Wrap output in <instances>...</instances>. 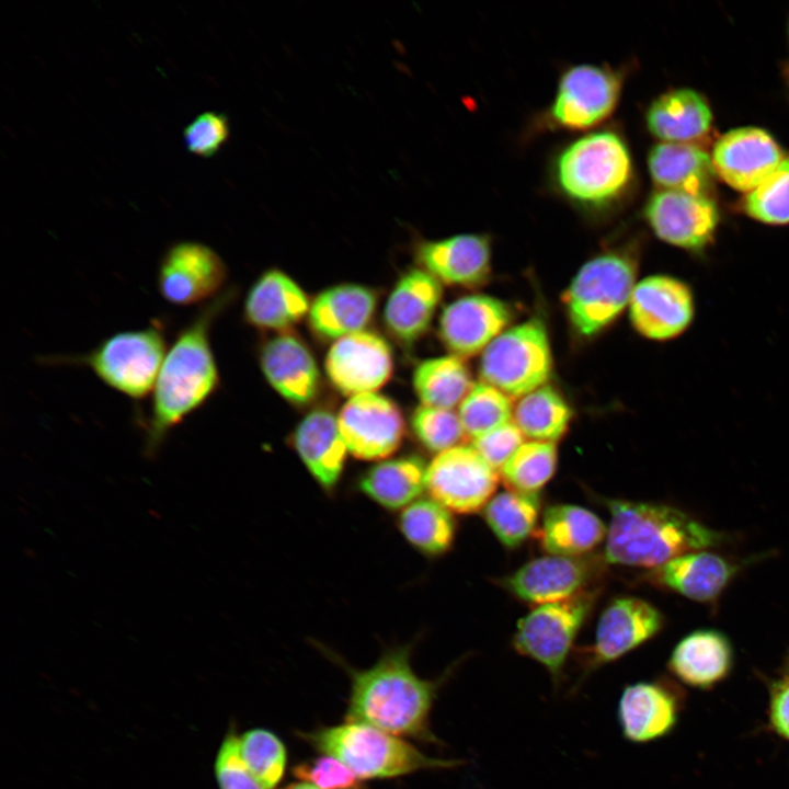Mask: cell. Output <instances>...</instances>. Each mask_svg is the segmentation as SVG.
Wrapping results in <instances>:
<instances>
[{
    "instance_id": "1",
    "label": "cell",
    "mask_w": 789,
    "mask_h": 789,
    "mask_svg": "<svg viewBox=\"0 0 789 789\" xmlns=\"http://www.w3.org/2000/svg\"><path fill=\"white\" fill-rule=\"evenodd\" d=\"M413 644L392 647L366 670H356L333 652L329 656L351 677L345 721L368 724L389 734L439 744L430 716L439 687L449 673L435 681L421 678L412 668Z\"/></svg>"
},
{
    "instance_id": "2",
    "label": "cell",
    "mask_w": 789,
    "mask_h": 789,
    "mask_svg": "<svg viewBox=\"0 0 789 789\" xmlns=\"http://www.w3.org/2000/svg\"><path fill=\"white\" fill-rule=\"evenodd\" d=\"M226 299V296L218 297L201 308L168 348L144 425L147 457L155 456L169 433L218 389L220 375L211 348L210 328Z\"/></svg>"
},
{
    "instance_id": "3",
    "label": "cell",
    "mask_w": 789,
    "mask_h": 789,
    "mask_svg": "<svg viewBox=\"0 0 789 789\" xmlns=\"http://www.w3.org/2000/svg\"><path fill=\"white\" fill-rule=\"evenodd\" d=\"M604 560L655 569L690 551L720 546L724 534L668 505L611 499Z\"/></svg>"
},
{
    "instance_id": "4",
    "label": "cell",
    "mask_w": 789,
    "mask_h": 789,
    "mask_svg": "<svg viewBox=\"0 0 789 789\" xmlns=\"http://www.w3.org/2000/svg\"><path fill=\"white\" fill-rule=\"evenodd\" d=\"M633 178L632 158L614 130L588 133L564 147L553 164L559 191L581 207L601 210L620 201Z\"/></svg>"
},
{
    "instance_id": "5",
    "label": "cell",
    "mask_w": 789,
    "mask_h": 789,
    "mask_svg": "<svg viewBox=\"0 0 789 789\" xmlns=\"http://www.w3.org/2000/svg\"><path fill=\"white\" fill-rule=\"evenodd\" d=\"M297 734L319 753L342 762L361 779L393 778L464 764L427 756L401 737L363 723L345 722Z\"/></svg>"
},
{
    "instance_id": "6",
    "label": "cell",
    "mask_w": 789,
    "mask_h": 789,
    "mask_svg": "<svg viewBox=\"0 0 789 789\" xmlns=\"http://www.w3.org/2000/svg\"><path fill=\"white\" fill-rule=\"evenodd\" d=\"M167 351L165 330L158 321L144 329L112 334L87 354L46 361L88 367L107 387L133 400H142L153 390Z\"/></svg>"
},
{
    "instance_id": "7",
    "label": "cell",
    "mask_w": 789,
    "mask_h": 789,
    "mask_svg": "<svg viewBox=\"0 0 789 789\" xmlns=\"http://www.w3.org/2000/svg\"><path fill=\"white\" fill-rule=\"evenodd\" d=\"M630 252L610 250L585 262L563 294L572 328L590 338L611 324L629 306L637 278Z\"/></svg>"
},
{
    "instance_id": "8",
    "label": "cell",
    "mask_w": 789,
    "mask_h": 789,
    "mask_svg": "<svg viewBox=\"0 0 789 789\" xmlns=\"http://www.w3.org/2000/svg\"><path fill=\"white\" fill-rule=\"evenodd\" d=\"M551 369L548 332L537 318L505 329L485 347L479 365L482 381L508 397H523L546 385Z\"/></svg>"
},
{
    "instance_id": "9",
    "label": "cell",
    "mask_w": 789,
    "mask_h": 789,
    "mask_svg": "<svg viewBox=\"0 0 789 789\" xmlns=\"http://www.w3.org/2000/svg\"><path fill=\"white\" fill-rule=\"evenodd\" d=\"M598 596L587 590L571 598L536 606L517 624L514 650L542 665L560 685L567 660Z\"/></svg>"
},
{
    "instance_id": "10",
    "label": "cell",
    "mask_w": 789,
    "mask_h": 789,
    "mask_svg": "<svg viewBox=\"0 0 789 789\" xmlns=\"http://www.w3.org/2000/svg\"><path fill=\"white\" fill-rule=\"evenodd\" d=\"M621 90V71L605 65H575L559 80L548 111L549 121L563 129H590L611 115Z\"/></svg>"
},
{
    "instance_id": "11",
    "label": "cell",
    "mask_w": 789,
    "mask_h": 789,
    "mask_svg": "<svg viewBox=\"0 0 789 789\" xmlns=\"http://www.w3.org/2000/svg\"><path fill=\"white\" fill-rule=\"evenodd\" d=\"M498 473L472 445H458L432 459L426 467L425 489L432 500L448 511L473 514L493 498Z\"/></svg>"
},
{
    "instance_id": "12",
    "label": "cell",
    "mask_w": 789,
    "mask_h": 789,
    "mask_svg": "<svg viewBox=\"0 0 789 789\" xmlns=\"http://www.w3.org/2000/svg\"><path fill=\"white\" fill-rule=\"evenodd\" d=\"M663 626L662 613L651 603L633 596L613 599L601 614L594 642L581 650V678L648 642Z\"/></svg>"
},
{
    "instance_id": "13",
    "label": "cell",
    "mask_w": 789,
    "mask_h": 789,
    "mask_svg": "<svg viewBox=\"0 0 789 789\" xmlns=\"http://www.w3.org/2000/svg\"><path fill=\"white\" fill-rule=\"evenodd\" d=\"M690 285L673 275L654 274L636 284L629 302L632 327L643 338L666 342L683 335L696 316Z\"/></svg>"
},
{
    "instance_id": "14",
    "label": "cell",
    "mask_w": 789,
    "mask_h": 789,
    "mask_svg": "<svg viewBox=\"0 0 789 789\" xmlns=\"http://www.w3.org/2000/svg\"><path fill=\"white\" fill-rule=\"evenodd\" d=\"M643 215L659 239L695 254L713 242L720 220L709 195L662 188L649 197Z\"/></svg>"
},
{
    "instance_id": "15",
    "label": "cell",
    "mask_w": 789,
    "mask_h": 789,
    "mask_svg": "<svg viewBox=\"0 0 789 789\" xmlns=\"http://www.w3.org/2000/svg\"><path fill=\"white\" fill-rule=\"evenodd\" d=\"M226 279V264L216 251L185 240L170 245L161 256L157 284L168 302L191 306L216 296Z\"/></svg>"
},
{
    "instance_id": "16",
    "label": "cell",
    "mask_w": 789,
    "mask_h": 789,
    "mask_svg": "<svg viewBox=\"0 0 789 789\" xmlns=\"http://www.w3.org/2000/svg\"><path fill=\"white\" fill-rule=\"evenodd\" d=\"M336 418L346 448L357 459L387 458L402 443V413L393 401L377 392L350 397Z\"/></svg>"
},
{
    "instance_id": "17",
    "label": "cell",
    "mask_w": 789,
    "mask_h": 789,
    "mask_svg": "<svg viewBox=\"0 0 789 789\" xmlns=\"http://www.w3.org/2000/svg\"><path fill=\"white\" fill-rule=\"evenodd\" d=\"M602 570V560L593 557L549 554L526 562L502 585L518 599L538 606L587 591Z\"/></svg>"
},
{
    "instance_id": "18",
    "label": "cell",
    "mask_w": 789,
    "mask_h": 789,
    "mask_svg": "<svg viewBox=\"0 0 789 789\" xmlns=\"http://www.w3.org/2000/svg\"><path fill=\"white\" fill-rule=\"evenodd\" d=\"M324 367L331 384L353 397L381 388L392 374L393 362L390 346L380 335L361 331L334 341Z\"/></svg>"
},
{
    "instance_id": "19",
    "label": "cell",
    "mask_w": 789,
    "mask_h": 789,
    "mask_svg": "<svg viewBox=\"0 0 789 789\" xmlns=\"http://www.w3.org/2000/svg\"><path fill=\"white\" fill-rule=\"evenodd\" d=\"M684 696L666 679L638 682L625 687L618 701V722L626 740L648 743L676 728Z\"/></svg>"
},
{
    "instance_id": "20",
    "label": "cell",
    "mask_w": 789,
    "mask_h": 789,
    "mask_svg": "<svg viewBox=\"0 0 789 789\" xmlns=\"http://www.w3.org/2000/svg\"><path fill=\"white\" fill-rule=\"evenodd\" d=\"M512 318L507 304L495 297L474 294L460 297L441 313L439 338L460 358L483 352Z\"/></svg>"
},
{
    "instance_id": "21",
    "label": "cell",
    "mask_w": 789,
    "mask_h": 789,
    "mask_svg": "<svg viewBox=\"0 0 789 789\" xmlns=\"http://www.w3.org/2000/svg\"><path fill=\"white\" fill-rule=\"evenodd\" d=\"M782 160L770 135L755 127H743L724 134L716 144L712 163L716 173L730 186L751 192Z\"/></svg>"
},
{
    "instance_id": "22",
    "label": "cell",
    "mask_w": 789,
    "mask_h": 789,
    "mask_svg": "<svg viewBox=\"0 0 789 789\" xmlns=\"http://www.w3.org/2000/svg\"><path fill=\"white\" fill-rule=\"evenodd\" d=\"M415 256L423 270L449 285L480 286L491 273V241L485 235L423 240L415 247Z\"/></svg>"
},
{
    "instance_id": "23",
    "label": "cell",
    "mask_w": 789,
    "mask_h": 789,
    "mask_svg": "<svg viewBox=\"0 0 789 789\" xmlns=\"http://www.w3.org/2000/svg\"><path fill=\"white\" fill-rule=\"evenodd\" d=\"M734 664L729 638L716 629L695 630L674 647L667 668L683 685L709 690L731 674Z\"/></svg>"
},
{
    "instance_id": "24",
    "label": "cell",
    "mask_w": 789,
    "mask_h": 789,
    "mask_svg": "<svg viewBox=\"0 0 789 789\" xmlns=\"http://www.w3.org/2000/svg\"><path fill=\"white\" fill-rule=\"evenodd\" d=\"M293 446L319 487L332 494L341 480L348 453L338 418L324 409L313 410L296 427Z\"/></svg>"
},
{
    "instance_id": "25",
    "label": "cell",
    "mask_w": 789,
    "mask_h": 789,
    "mask_svg": "<svg viewBox=\"0 0 789 789\" xmlns=\"http://www.w3.org/2000/svg\"><path fill=\"white\" fill-rule=\"evenodd\" d=\"M739 565L707 549L683 553L652 570L651 581L689 599H717L733 580Z\"/></svg>"
},
{
    "instance_id": "26",
    "label": "cell",
    "mask_w": 789,
    "mask_h": 789,
    "mask_svg": "<svg viewBox=\"0 0 789 789\" xmlns=\"http://www.w3.org/2000/svg\"><path fill=\"white\" fill-rule=\"evenodd\" d=\"M260 364L268 384L287 401L304 404L316 397L320 373L310 350L297 336L283 333L267 341Z\"/></svg>"
},
{
    "instance_id": "27",
    "label": "cell",
    "mask_w": 789,
    "mask_h": 789,
    "mask_svg": "<svg viewBox=\"0 0 789 789\" xmlns=\"http://www.w3.org/2000/svg\"><path fill=\"white\" fill-rule=\"evenodd\" d=\"M442 283L423 268H412L396 283L385 306V323L400 341L424 334L442 299Z\"/></svg>"
},
{
    "instance_id": "28",
    "label": "cell",
    "mask_w": 789,
    "mask_h": 789,
    "mask_svg": "<svg viewBox=\"0 0 789 789\" xmlns=\"http://www.w3.org/2000/svg\"><path fill=\"white\" fill-rule=\"evenodd\" d=\"M309 308L307 295L290 276L279 270H270L250 288L243 316L253 327L283 331L308 315Z\"/></svg>"
},
{
    "instance_id": "29",
    "label": "cell",
    "mask_w": 789,
    "mask_h": 789,
    "mask_svg": "<svg viewBox=\"0 0 789 789\" xmlns=\"http://www.w3.org/2000/svg\"><path fill=\"white\" fill-rule=\"evenodd\" d=\"M376 309L375 293L362 285L341 284L321 291L310 304L308 319L315 333L328 340L364 331Z\"/></svg>"
},
{
    "instance_id": "30",
    "label": "cell",
    "mask_w": 789,
    "mask_h": 789,
    "mask_svg": "<svg viewBox=\"0 0 789 789\" xmlns=\"http://www.w3.org/2000/svg\"><path fill=\"white\" fill-rule=\"evenodd\" d=\"M652 180L662 190L708 195L716 175L712 158L694 142H661L648 158Z\"/></svg>"
},
{
    "instance_id": "31",
    "label": "cell",
    "mask_w": 789,
    "mask_h": 789,
    "mask_svg": "<svg viewBox=\"0 0 789 789\" xmlns=\"http://www.w3.org/2000/svg\"><path fill=\"white\" fill-rule=\"evenodd\" d=\"M606 535L607 527L596 514L573 504L548 507L537 531L545 551L565 557L586 556Z\"/></svg>"
},
{
    "instance_id": "32",
    "label": "cell",
    "mask_w": 789,
    "mask_h": 789,
    "mask_svg": "<svg viewBox=\"0 0 789 789\" xmlns=\"http://www.w3.org/2000/svg\"><path fill=\"white\" fill-rule=\"evenodd\" d=\"M711 111L694 90H671L656 98L648 108L647 125L664 142H694L710 129Z\"/></svg>"
},
{
    "instance_id": "33",
    "label": "cell",
    "mask_w": 789,
    "mask_h": 789,
    "mask_svg": "<svg viewBox=\"0 0 789 789\" xmlns=\"http://www.w3.org/2000/svg\"><path fill=\"white\" fill-rule=\"evenodd\" d=\"M426 467L414 455L380 461L368 468L357 481L358 490L379 506L403 510L425 489Z\"/></svg>"
},
{
    "instance_id": "34",
    "label": "cell",
    "mask_w": 789,
    "mask_h": 789,
    "mask_svg": "<svg viewBox=\"0 0 789 789\" xmlns=\"http://www.w3.org/2000/svg\"><path fill=\"white\" fill-rule=\"evenodd\" d=\"M412 381L423 405L449 410L461 403L473 385L462 358L453 354L421 362Z\"/></svg>"
},
{
    "instance_id": "35",
    "label": "cell",
    "mask_w": 789,
    "mask_h": 789,
    "mask_svg": "<svg viewBox=\"0 0 789 789\" xmlns=\"http://www.w3.org/2000/svg\"><path fill=\"white\" fill-rule=\"evenodd\" d=\"M407 541L430 557L446 553L456 536L451 512L432 499H418L403 508L397 521Z\"/></svg>"
},
{
    "instance_id": "36",
    "label": "cell",
    "mask_w": 789,
    "mask_h": 789,
    "mask_svg": "<svg viewBox=\"0 0 789 789\" xmlns=\"http://www.w3.org/2000/svg\"><path fill=\"white\" fill-rule=\"evenodd\" d=\"M572 411L565 399L549 385L521 397L513 409V421L531 441L556 443L568 431Z\"/></svg>"
},
{
    "instance_id": "37",
    "label": "cell",
    "mask_w": 789,
    "mask_h": 789,
    "mask_svg": "<svg viewBox=\"0 0 789 789\" xmlns=\"http://www.w3.org/2000/svg\"><path fill=\"white\" fill-rule=\"evenodd\" d=\"M540 512L537 493L500 492L483 508L485 523L506 548L521 546L535 530Z\"/></svg>"
},
{
    "instance_id": "38",
    "label": "cell",
    "mask_w": 789,
    "mask_h": 789,
    "mask_svg": "<svg viewBox=\"0 0 789 789\" xmlns=\"http://www.w3.org/2000/svg\"><path fill=\"white\" fill-rule=\"evenodd\" d=\"M558 461L556 443L524 442L500 469L510 490L537 493L552 478Z\"/></svg>"
},
{
    "instance_id": "39",
    "label": "cell",
    "mask_w": 789,
    "mask_h": 789,
    "mask_svg": "<svg viewBox=\"0 0 789 789\" xmlns=\"http://www.w3.org/2000/svg\"><path fill=\"white\" fill-rule=\"evenodd\" d=\"M513 404L507 395L484 382H474L459 404L458 415L471 439L512 421Z\"/></svg>"
},
{
    "instance_id": "40",
    "label": "cell",
    "mask_w": 789,
    "mask_h": 789,
    "mask_svg": "<svg viewBox=\"0 0 789 789\" xmlns=\"http://www.w3.org/2000/svg\"><path fill=\"white\" fill-rule=\"evenodd\" d=\"M239 753L252 775L267 789L282 780L287 752L283 742L265 729H251L238 735Z\"/></svg>"
},
{
    "instance_id": "41",
    "label": "cell",
    "mask_w": 789,
    "mask_h": 789,
    "mask_svg": "<svg viewBox=\"0 0 789 789\" xmlns=\"http://www.w3.org/2000/svg\"><path fill=\"white\" fill-rule=\"evenodd\" d=\"M745 213L769 225L789 224V157L755 188L743 202Z\"/></svg>"
},
{
    "instance_id": "42",
    "label": "cell",
    "mask_w": 789,
    "mask_h": 789,
    "mask_svg": "<svg viewBox=\"0 0 789 789\" xmlns=\"http://www.w3.org/2000/svg\"><path fill=\"white\" fill-rule=\"evenodd\" d=\"M411 427L418 442L437 454L458 446L466 436L459 415L454 410L423 404L412 413Z\"/></svg>"
},
{
    "instance_id": "43",
    "label": "cell",
    "mask_w": 789,
    "mask_h": 789,
    "mask_svg": "<svg viewBox=\"0 0 789 789\" xmlns=\"http://www.w3.org/2000/svg\"><path fill=\"white\" fill-rule=\"evenodd\" d=\"M293 775L319 789H368L346 765L323 754L294 766Z\"/></svg>"
},
{
    "instance_id": "44",
    "label": "cell",
    "mask_w": 789,
    "mask_h": 789,
    "mask_svg": "<svg viewBox=\"0 0 789 789\" xmlns=\"http://www.w3.org/2000/svg\"><path fill=\"white\" fill-rule=\"evenodd\" d=\"M229 133V123L225 114L204 112L184 128V145L193 155L209 158L226 144Z\"/></svg>"
},
{
    "instance_id": "45",
    "label": "cell",
    "mask_w": 789,
    "mask_h": 789,
    "mask_svg": "<svg viewBox=\"0 0 789 789\" xmlns=\"http://www.w3.org/2000/svg\"><path fill=\"white\" fill-rule=\"evenodd\" d=\"M219 789H267L249 770L238 747V734L230 731L222 740L215 759Z\"/></svg>"
},
{
    "instance_id": "46",
    "label": "cell",
    "mask_w": 789,
    "mask_h": 789,
    "mask_svg": "<svg viewBox=\"0 0 789 789\" xmlns=\"http://www.w3.org/2000/svg\"><path fill=\"white\" fill-rule=\"evenodd\" d=\"M523 438L521 430L511 421L472 439V447L493 469L500 471L524 443Z\"/></svg>"
},
{
    "instance_id": "47",
    "label": "cell",
    "mask_w": 789,
    "mask_h": 789,
    "mask_svg": "<svg viewBox=\"0 0 789 789\" xmlns=\"http://www.w3.org/2000/svg\"><path fill=\"white\" fill-rule=\"evenodd\" d=\"M768 720L771 729L779 736L789 741V675L770 684Z\"/></svg>"
},
{
    "instance_id": "48",
    "label": "cell",
    "mask_w": 789,
    "mask_h": 789,
    "mask_svg": "<svg viewBox=\"0 0 789 789\" xmlns=\"http://www.w3.org/2000/svg\"><path fill=\"white\" fill-rule=\"evenodd\" d=\"M283 789H319V788H317L316 786H313V785L310 784V782L297 781V782H293V784H290V785H287V786L284 787Z\"/></svg>"
},
{
    "instance_id": "49",
    "label": "cell",
    "mask_w": 789,
    "mask_h": 789,
    "mask_svg": "<svg viewBox=\"0 0 789 789\" xmlns=\"http://www.w3.org/2000/svg\"><path fill=\"white\" fill-rule=\"evenodd\" d=\"M786 672H787L786 675H789V656H788L787 662H786Z\"/></svg>"
}]
</instances>
